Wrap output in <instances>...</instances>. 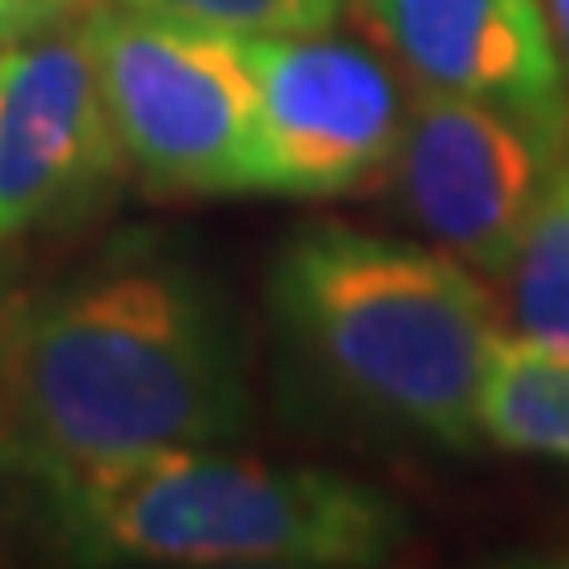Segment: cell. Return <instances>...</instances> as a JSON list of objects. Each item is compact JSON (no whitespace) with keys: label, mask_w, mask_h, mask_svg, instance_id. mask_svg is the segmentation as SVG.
<instances>
[{"label":"cell","mask_w":569,"mask_h":569,"mask_svg":"<svg viewBox=\"0 0 569 569\" xmlns=\"http://www.w3.org/2000/svg\"><path fill=\"white\" fill-rule=\"evenodd\" d=\"M271 309L290 361L342 413L437 451L479 447V380L503 323L466 261L305 223L276 252Z\"/></svg>","instance_id":"cell-2"},{"label":"cell","mask_w":569,"mask_h":569,"mask_svg":"<svg viewBox=\"0 0 569 569\" xmlns=\"http://www.w3.org/2000/svg\"><path fill=\"white\" fill-rule=\"evenodd\" d=\"M413 86L470 96L569 142V86L541 0H351Z\"/></svg>","instance_id":"cell-8"},{"label":"cell","mask_w":569,"mask_h":569,"mask_svg":"<svg viewBox=\"0 0 569 569\" xmlns=\"http://www.w3.org/2000/svg\"><path fill=\"white\" fill-rule=\"evenodd\" d=\"M77 29L142 186L257 194V86L238 33L119 0H86Z\"/></svg>","instance_id":"cell-4"},{"label":"cell","mask_w":569,"mask_h":569,"mask_svg":"<svg viewBox=\"0 0 569 569\" xmlns=\"http://www.w3.org/2000/svg\"><path fill=\"white\" fill-rule=\"evenodd\" d=\"M475 418L479 441L569 466V351L498 328Z\"/></svg>","instance_id":"cell-9"},{"label":"cell","mask_w":569,"mask_h":569,"mask_svg":"<svg viewBox=\"0 0 569 569\" xmlns=\"http://www.w3.org/2000/svg\"><path fill=\"white\" fill-rule=\"evenodd\" d=\"M238 328L186 257L119 252L0 305V479L219 447L247 427Z\"/></svg>","instance_id":"cell-1"},{"label":"cell","mask_w":569,"mask_h":569,"mask_svg":"<svg viewBox=\"0 0 569 569\" xmlns=\"http://www.w3.org/2000/svg\"><path fill=\"white\" fill-rule=\"evenodd\" d=\"M569 142L498 104L413 86L403 100L395 186L427 238L479 276H498Z\"/></svg>","instance_id":"cell-6"},{"label":"cell","mask_w":569,"mask_h":569,"mask_svg":"<svg viewBox=\"0 0 569 569\" xmlns=\"http://www.w3.org/2000/svg\"><path fill=\"white\" fill-rule=\"evenodd\" d=\"M493 280L503 284L498 323L531 342L569 351V148Z\"/></svg>","instance_id":"cell-10"},{"label":"cell","mask_w":569,"mask_h":569,"mask_svg":"<svg viewBox=\"0 0 569 569\" xmlns=\"http://www.w3.org/2000/svg\"><path fill=\"white\" fill-rule=\"evenodd\" d=\"M541 10H546L550 39H556L560 71H565V86H569V0H541Z\"/></svg>","instance_id":"cell-13"},{"label":"cell","mask_w":569,"mask_h":569,"mask_svg":"<svg viewBox=\"0 0 569 569\" xmlns=\"http://www.w3.org/2000/svg\"><path fill=\"white\" fill-rule=\"evenodd\" d=\"M257 86V194L337 200L395 167L403 91L376 52L332 33L242 39Z\"/></svg>","instance_id":"cell-5"},{"label":"cell","mask_w":569,"mask_h":569,"mask_svg":"<svg viewBox=\"0 0 569 569\" xmlns=\"http://www.w3.org/2000/svg\"><path fill=\"white\" fill-rule=\"evenodd\" d=\"M119 6L257 39V33H323L351 0H119Z\"/></svg>","instance_id":"cell-11"},{"label":"cell","mask_w":569,"mask_h":569,"mask_svg":"<svg viewBox=\"0 0 569 569\" xmlns=\"http://www.w3.org/2000/svg\"><path fill=\"white\" fill-rule=\"evenodd\" d=\"M123 171L129 152L77 20L0 48V242L81 223Z\"/></svg>","instance_id":"cell-7"},{"label":"cell","mask_w":569,"mask_h":569,"mask_svg":"<svg viewBox=\"0 0 569 569\" xmlns=\"http://www.w3.org/2000/svg\"><path fill=\"white\" fill-rule=\"evenodd\" d=\"M86 10V0H0V48L62 29Z\"/></svg>","instance_id":"cell-12"},{"label":"cell","mask_w":569,"mask_h":569,"mask_svg":"<svg viewBox=\"0 0 569 569\" xmlns=\"http://www.w3.org/2000/svg\"><path fill=\"white\" fill-rule=\"evenodd\" d=\"M14 489L29 537L71 565L361 569L408 541L403 508L376 485L213 447L152 451Z\"/></svg>","instance_id":"cell-3"}]
</instances>
